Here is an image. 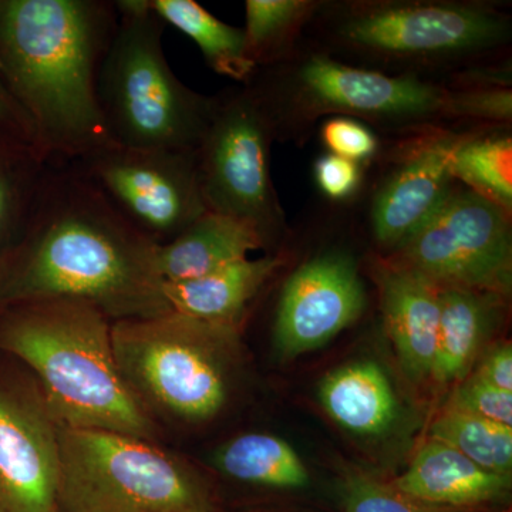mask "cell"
<instances>
[{
    "label": "cell",
    "instance_id": "cell-1",
    "mask_svg": "<svg viewBox=\"0 0 512 512\" xmlns=\"http://www.w3.org/2000/svg\"><path fill=\"white\" fill-rule=\"evenodd\" d=\"M154 244L74 165H47L19 238L0 256V306L69 299L107 318L168 312Z\"/></svg>",
    "mask_w": 512,
    "mask_h": 512
},
{
    "label": "cell",
    "instance_id": "cell-2",
    "mask_svg": "<svg viewBox=\"0 0 512 512\" xmlns=\"http://www.w3.org/2000/svg\"><path fill=\"white\" fill-rule=\"evenodd\" d=\"M116 26L109 0H0V79L47 165L79 163L114 144L97 79Z\"/></svg>",
    "mask_w": 512,
    "mask_h": 512
},
{
    "label": "cell",
    "instance_id": "cell-3",
    "mask_svg": "<svg viewBox=\"0 0 512 512\" xmlns=\"http://www.w3.org/2000/svg\"><path fill=\"white\" fill-rule=\"evenodd\" d=\"M308 29L342 62L430 80L494 63L512 40L510 13L487 0H322Z\"/></svg>",
    "mask_w": 512,
    "mask_h": 512
},
{
    "label": "cell",
    "instance_id": "cell-4",
    "mask_svg": "<svg viewBox=\"0 0 512 512\" xmlns=\"http://www.w3.org/2000/svg\"><path fill=\"white\" fill-rule=\"evenodd\" d=\"M0 350L35 372L59 426L153 439L150 414L117 366L110 319L96 306L69 299L0 306Z\"/></svg>",
    "mask_w": 512,
    "mask_h": 512
},
{
    "label": "cell",
    "instance_id": "cell-5",
    "mask_svg": "<svg viewBox=\"0 0 512 512\" xmlns=\"http://www.w3.org/2000/svg\"><path fill=\"white\" fill-rule=\"evenodd\" d=\"M275 140L302 143L320 119L350 117L400 136L448 123V89L439 80L393 76L342 62L316 46H298L247 84Z\"/></svg>",
    "mask_w": 512,
    "mask_h": 512
},
{
    "label": "cell",
    "instance_id": "cell-6",
    "mask_svg": "<svg viewBox=\"0 0 512 512\" xmlns=\"http://www.w3.org/2000/svg\"><path fill=\"white\" fill-rule=\"evenodd\" d=\"M117 26L101 63L97 101L110 140L130 148L195 151L214 96L185 86L168 64L165 25L150 0H116Z\"/></svg>",
    "mask_w": 512,
    "mask_h": 512
},
{
    "label": "cell",
    "instance_id": "cell-7",
    "mask_svg": "<svg viewBox=\"0 0 512 512\" xmlns=\"http://www.w3.org/2000/svg\"><path fill=\"white\" fill-rule=\"evenodd\" d=\"M57 512H215L201 478L148 440L59 426Z\"/></svg>",
    "mask_w": 512,
    "mask_h": 512
},
{
    "label": "cell",
    "instance_id": "cell-8",
    "mask_svg": "<svg viewBox=\"0 0 512 512\" xmlns=\"http://www.w3.org/2000/svg\"><path fill=\"white\" fill-rule=\"evenodd\" d=\"M237 330L175 312L111 323L117 366L138 399L187 421L212 419L227 402L228 348Z\"/></svg>",
    "mask_w": 512,
    "mask_h": 512
},
{
    "label": "cell",
    "instance_id": "cell-9",
    "mask_svg": "<svg viewBox=\"0 0 512 512\" xmlns=\"http://www.w3.org/2000/svg\"><path fill=\"white\" fill-rule=\"evenodd\" d=\"M272 128L247 87L215 94L210 123L195 150L198 184L207 211L258 232L264 247L288 234L271 174Z\"/></svg>",
    "mask_w": 512,
    "mask_h": 512
},
{
    "label": "cell",
    "instance_id": "cell-10",
    "mask_svg": "<svg viewBox=\"0 0 512 512\" xmlns=\"http://www.w3.org/2000/svg\"><path fill=\"white\" fill-rule=\"evenodd\" d=\"M511 215L456 183L436 210L384 258L439 288L476 289L508 298Z\"/></svg>",
    "mask_w": 512,
    "mask_h": 512
},
{
    "label": "cell",
    "instance_id": "cell-11",
    "mask_svg": "<svg viewBox=\"0 0 512 512\" xmlns=\"http://www.w3.org/2000/svg\"><path fill=\"white\" fill-rule=\"evenodd\" d=\"M70 165L154 244L173 241L207 212L195 151L109 144Z\"/></svg>",
    "mask_w": 512,
    "mask_h": 512
},
{
    "label": "cell",
    "instance_id": "cell-12",
    "mask_svg": "<svg viewBox=\"0 0 512 512\" xmlns=\"http://www.w3.org/2000/svg\"><path fill=\"white\" fill-rule=\"evenodd\" d=\"M473 130L423 128L404 134L387 153L369 207L370 231L382 251L389 254L402 244L454 187L453 156Z\"/></svg>",
    "mask_w": 512,
    "mask_h": 512
},
{
    "label": "cell",
    "instance_id": "cell-13",
    "mask_svg": "<svg viewBox=\"0 0 512 512\" xmlns=\"http://www.w3.org/2000/svg\"><path fill=\"white\" fill-rule=\"evenodd\" d=\"M59 424L40 390L0 375V512H57Z\"/></svg>",
    "mask_w": 512,
    "mask_h": 512
},
{
    "label": "cell",
    "instance_id": "cell-14",
    "mask_svg": "<svg viewBox=\"0 0 512 512\" xmlns=\"http://www.w3.org/2000/svg\"><path fill=\"white\" fill-rule=\"evenodd\" d=\"M366 291L349 252H320L286 279L275 318V342L282 355L312 352L362 316Z\"/></svg>",
    "mask_w": 512,
    "mask_h": 512
},
{
    "label": "cell",
    "instance_id": "cell-15",
    "mask_svg": "<svg viewBox=\"0 0 512 512\" xmlns=\"http://www.w3.org/2000/svg\"><path fill=\"white\" fill-rule=\"evenodd\" d=\"M373 272L384 328L404 370L413 379L431 376L439 338V286L384 256L376 259Z\"/></svg>",
    "mask_w": 512,
    "mask_h": 512
},
{
    "label": "cell",
    "instance_id": "cell-16",
    "mask_svg": "<svg viewBox=\"0 0 512 512\" xmlns=\"http://www.w3.org/2000/svg\"><path fill=\"white\" fill-rule=\"evenodd\" d=\"M392 484L420 503L478 511L507 500L511 474L484 470L454 448L429 440Z\"/></svg>",
    "mask_w": 512,
    "mask_h": 512
},
{
    "label": "cell",
    "instance_id": "cell-17",
    "mask_svg": "<svg viewBox=\"0 0 512 512\" xmlns=\"http://www.w3.org/2000/svg\"><path fill=\"white\" fill-rule=\"evenodd\" d=\"M284 264L282 255L241 259L201 278L161 282V296L171 312L237 330L249 303Z\"/></svg>",
    "mask_w": 512,
    "mask_h": 512
},
{
    "label": "cell",
    "instance_id": "cell-18",
    "mask_svg": "<svg viewBox=\"0 0 512 512\" xmlns=\"http://www.w3.org/2000/svg\"><path fill=\"white\" fill-rule=\"evenodd\" d=\"M262 248L264 241L254 228L207 211L173 241L158 245L157 274L161 282L201 278Z\"/></svg>",
    "mask_w": 512,
    "mask_h": 512
},
{
    "label": "cell",
    "instance_id": "cell-19",
    "mask_svg": "<svg viewBox=\"0 0 512 512\" xmlns=\"http://www.w3.org/2000/svg\"><path fill=\"white\" fill-rule=\"evenodd\" d=\"M440 289V325L431 376L439 383L464 379L501 319L507 298L476 289Z\"/></svg>",
    "mask_w": 512,
    "mask_h": 512
},
{
    "label": "cell",
    "instance_id": "cell-20",
    "mask_svg": "<svg viewBox=\"0 0 512 512\" xmlns=\"http://www.w3.org/2000/svg\"><path fill=\"white\" fill-rule=\"evenodd\" d=\"M323 409L352 433L376 436L392 426L397 399L382 367L356 362L333 370L319 386Z\"/></svg>",
    "mask_w": 512,
    "mask_h": 512
},
{
    "label": "cell",
    "instance_id": "cell-21",
    "mask_svg": "<svg viewBox=\"0 0 512 512\" xmlns=\"http://www.w3.org/2000/svg\"><path fill=\"white\" fill-rule=\"evenodd\" d=\"M165 26H173L198 46L208 67L220 76L247 84L256 72L245 50L244 29L228 25L194 0H150Z\"/></svg>",
    "mask_w": 512,
    "mask_h": 512
},
{
    "label": "cell",
    "instance_id": "cell-22",
    "mask_svg": "<svg viewBox=\"0 0 512 512\" xmlns=\"http://www.w3.org/2000/svg\"><path fill=\"white\" fill-rule=\"evenodd\" d=\"M320 5L322 0H247L242 29L249 62L264 69L292 56Z\"/></svg>",
    "mask_w": 512,
    "mask_h": 512
},
{
    "label": "cell",
    "instance_id": "cell-23",
    "mask_svg": "<svg viewBox=\"0 0 512 512\" xmlns=\"http://www.w3.org/2000/svg\"><path fill=\"white\" fill-rule=\"evenodd\" d=\"M454 180L512 214L511 127L474 128L453 156Z\"/></svg>",
    "mask_w": 512,
    "mask_h": 512
},
{
    "label": "cell",
    "instance_id": "cell-24",
    "mask_svg": "<svg viewBox=\"0 0 512 512\" xmlns=\"http://www.w3.org/2000/svg\"><path fill=\"white\" fill-rule=\"evenodd\" d=\"M217 466L234 480L272 488H303L309 473L291 444L271 434L251 433L218 451Z\"/></svg>",
    "mask_w": 512,
    "mask_h": 512
},
{
    "label": "cell",
    "instance_id": "cell-25",
    "mask_svg": "<svg viewBox=\"0 0 512 512\" xmlns=\"http://www.w3.org/2000/svg\"><path fill=\"white\" fill-rule=\"evenodd\" d=\"M430 440L454 448L484 470L511 474L512 427L448 409L434 420Z\"/></svg>",
    "mask_w": 512,
    "mask_h": 512
},
{
    "label": "cell",
    "instance_id": "cell-26",
    "mask_svg": "<svg viewBox=\"0 0 512 512\" xmlns=\"http://www.w3.org/2000/svg\"><path fill=\"white\" fill-rule=\"evenodd\" d=\"M46 167L33 148L0 141V256L25 227Z\"/></svg>",
    "mask_w": 512,
    "mask_h": 512
},
{
    "label": "cell",
    "instance_id": "cell-27",
    "mask_svg": "<svg viewBox=\"0 0 512 512\" xmlns=\"http://www.w3.org/2000/svg\"><path fill=\"white\" fill-rule=\"evenodd\" d=\"M346 512H477L420 503L400 493L393 484L363 473H349L340 487Z\"/></svg>",
    "mask_w": 512,
    "mask_h": 512
},
{
    "label": "cell",
    "instance_id": "cell-28",
    "mask_svg": "<svg viewBox=\"0 0 512 512\" xmlns=\"http://www.w3.org/2000/svg\"><path fill=\"white\" fill-rule=\"evenodd\" d=\"M446 116L473 127H511V87L448 89Z\"/></svg>",
    "mask_w": 512,
    "mask_h": 512
},
{
    "label": "cell",
    "instance_id": "cell-29",
    "mask_svg": "<svg viewBox=\"0 0 512 512\" xmlns=\"http://www.w3.org/2000/svg\"><path fill=\"white\" fill-rule=\"evenodd\" d=\"M326 153L348 158L362 165L372 163L380 154V140L372 127L350 117H328L319 127Z\"/></svg>",
    "mask_w": 512,
    "mask_h": 512
},
{
    "label": "cell",
    "instance_id": "cell-30",
    "mask_svg": "<svg viewBox=\"0 0 512 512\" xmlns=\"http://www.w3.org/2000/svg\"><path fill=\"white\" fill-rule=\"evenodd\" d=\"M447 407L512 427V392L497 389L476 375L457 387Z\"/></svg>",
    "mask_w": 512,
    "mask_h": 512
},
{
    "label": "cell",
    "instance_id": "cell-31",
    "mask_svg": "<svg viewBox=\"0 0 512 512\" xmlns=\"http://www.w3.org/2000/svg\"><path fill=\"white\" fill-rule=\"evenodd\" d=\"M313 178L326 200L345 202L359 194L365 180V165L325 153L313 164Z\"/></svg>",
    "mask_w": 512,
    "mask_h": 512
},
{
    "label": "cell",
    "instance_id": "cell-32",
    "mask_svg": "<svg viewBox=\"0 0 512 512\" xmlns=\"http://www.w3.org/2000/svg\"><path fill=\"white\" fill-rule=\"evenodd\" d=\"M0 141L37 151L35 134L29 120L10 96L2 79H0Z\"/></svg>",
    "mask_w": 512,
    "mask_h": 512
},
{
    "label": "cell",
    "instance_id": "cell-33",
    "mask_svg": "<svg viewBox=\"0 0 512 512\" xmlns=\"http://www.w3.org/2000/svg\"><path fill=\"white\" fill-rule=\"evenodd\" d=\"M474 375L497 389L512 392V349L510 342L500 343L488 350Z\"/></svg>",
    "mask_w": 512,
    "mask_h": 512
},
{
    "label": "cell",
    "instance_id": "cell-34",
    "mask_svg": "<svg viewBox=\"0 0 512 512\" xmlns=\"http://www.w3.org/2000/svg\"><path fill=\"white\" fill-rule=\"evenodd\" d=\"M505 512H511V511H505Z\"/></svg>",
    "mask_w": 512,
    "mask_h": 512
}]
</instances>
